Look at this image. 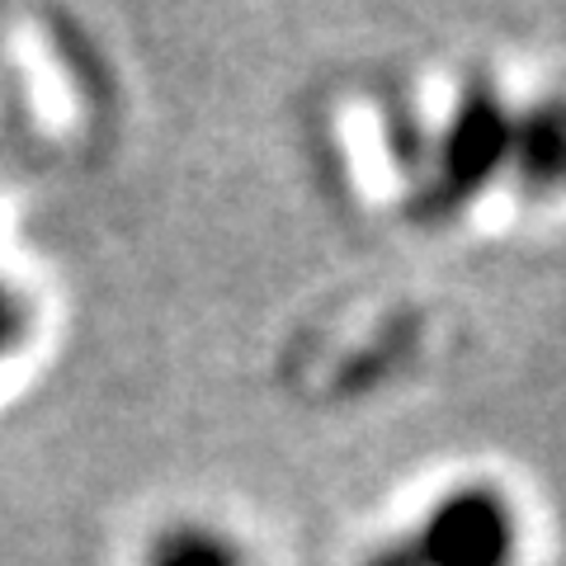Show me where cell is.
Returning <instances> with one entry per match:
<instances>
[{
	"instance_id": "6da1fadb",
	"label": "cell",
	"mask_w": 566,
	"mask_h": 566,
	"mask_svg": "<svg viewBox=\"0 0 566 566\" xmlns=\"http://www.w3.org/2000/svg\"><path fill=\"white\" fill-rule=\"evenodd\" d=\"M515 515L495 486H463L434 505L416 534L392 543L374 566H510Z\"/></svg>"
},
{
	"instance_id": "7a4b0ae2",
	"label": "cell",
	"mask_w": 566,
	"mask_h": 566,
	"mask_svg": "<svg viewBox=\"0 0 566 566\" xmlns=\"http://www.w3.org/2000/svg\"><path fill=\"white\" fill-rule=\"evenodd\" d=\"M501 170H520V118H510V109L495 95H468L463 109L453 114L449 137L439 147V199L463 203L476 185L495 180Z\"/></svg>"
},
{
	"instance_id": "3957f363",
	"label": "cell",
	"mask_w": 566,
	"mask_h": 566,
	"mask_svg": "<svg viewBox=\"0 0 566 566\" xmlns=\"http://www.w3.org/2000/svg\"><path fill=\"white\" fill-rule=\"evenodd\" d=\"M151 566H241V557L218 534L185 528V534H170L161 547H156Z\"/></svg>"
},
{
	"instance_id": "277c9868",
	"label": "cell",
	"mask_w": 566,
	"mask_h": 566,
	"mask_svg": "<svg viewBox=\"0 0 566 566\" xmlns=\"http://www.w3.org/2000/svg\"><path fill=\"white\" fill-rule=\"evenodd\" d=\"M6 340H10V297L0 289V349H6Z\"/></svg>"
}]
</instances>
